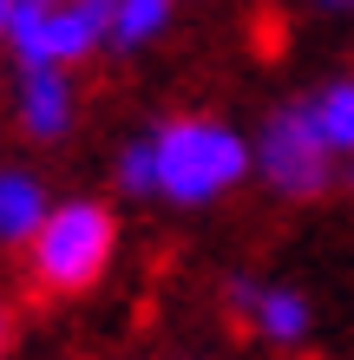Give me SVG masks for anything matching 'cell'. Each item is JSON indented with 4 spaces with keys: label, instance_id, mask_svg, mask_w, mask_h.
Returning <instances> with one entry per match:
<instances>
[{
    "label": "cell",
    "instance_id": "1",
    "mask_svg": "<svg viewBox=\"0 0 354 360\" xmlns=\"http://www.w3.org/2000/svg\"><path fill=\"white\" fill-rule=\"evenodd\" d=\"M151 158L158 197L171 203H210L249 177V144L217 118H171L164 131H151Z\"/></svg>",
    "mask_w": 354,
    "mask_h": 360
},
{
    "label": "cell",
    "instance_id": "2",
    "mask_svg": "<svg viewBox=\"0 0 354 360\" xmlns=\"http://www.w3.org/2000/svg\"><path fill=\"white\" fill-rule=\"evenodd\" d=\"M112 210H99V203H59L46 210V223H39V236H33V275H39V288H53V295H79V288H92L99 275H106L112 262Z\"/></svg>",
    "mask_w": 354,
    "mask_h": 360
},
{
    "label": "cell",
    "instance_id": "3",
    "mask_svg": "<svg viewBox=\"0 0 354 360\" xmlns=\"http://www.w3.org/2000/svg\"><path fill=\"white\" fill-rule=\"evenodd\" d=\"M112 33V0H53L46 13L7 20V39L20 53V72H66Z\"/></svg>",
    "mask_w": 354,
    "mask_h": 360
},
{
    "label": "cell",
    "instance_id": "4",
    "mask_svg": "<svg viewBox=\"0 0 354 360\" xmlns=\"http://www.w3.org/2000/svg\"><path fill=\"white\" fill-rule=\"evenodd\" d=\"M256 171L269 177V190H282V197H315V190L328 184V151H322L308 112H276L263 124Z\"/></svg>",
    "mask_w": 354,
    "mask_h": 360
},
{
    "label": "cell",
    "instance_id": "5",
    "mask_svg": "<svg viewBox=\"0 0 354 360\" xmlns=\"http://www.w3.org/2000/svg\"><path fill=\"white\" fill-rule=\"evenodd\" d=\"M20 124H27L33 138H66L72 131L66 72H20Z\"/></svg>",
    "mask_w": 354,
    "mask_h": 360
},
{
    "label": "cell",
    "instance_id": "6",
    "mask_svg": "<svg viewBox=\"0 0 354 360\" xmlns=\"http://www.w3.org/2000/svg\"><path fill=\"white\" fill-rule=\"evenodd\" d=\"M46 223V190L27 171H0V243H33Z\"/></svg>",
    "mask_w": 354,
    "mask_h": 360
},
{
    "label": "cell",
    "instance_id": "7",
    "mask_svg": "<svg viewBox=\"0 0 354 360\" xmlns=\"http://www.w3.org/2000/svg\"><path fill=\"white\" fill-rule=\"evenodd\" d=\"M308 124H315V138H322V151L328 158H354V79H335L315 105H302Z\"/></svg>",
    "mask_w": 354,
    "mask_h": 360
},
{
    "label": "cell",
    "instance_id": "8",
    "mask_svg": "<svg viewBox=\"0 0 354 360\" xmlns=\"http://www.w3.org/2000/svg\"><path fill=\"white\" fill-rule=\"evenodd\" d=\"M249 321H256L276 347H296V341H308V295H296V288H263Z\"/></svg>",
    "mask_w": 354,
    "mask_h": 360
},
{
    "label": "cell",
    "instance_id": "9",
    "mask_svg": "<svg viewBox=\"0 0 354 360\" xmlns=\"http://www.w3.org/2000/svg\"><path fill=\"white\" fill-rule=\"evenodd\" d=\"M164 20H171V0H112V46L125 53H138L144 39H158L164 33Z\"/></svg>",
    "mask_w": 354,
    "mask_h": 360
},
{
    "label": "cell",
    "instance_id": "10",
    "mask_svg": "<svg viewBox=\"0 0 354 360\" xmlns=\"http://www.w3.org/2000/svg\"><path fill=\"white\" fill-rule=\"evenodd\" d=\"M118 184L132 190V197H151L158 190V158H151V138H132L118 151Z\"/></svg>",
    "mask_w": 354,
    "mask_h": 360
},
{
    "label": "cell",
    "instance_id": "11",
    "mask_svg": "<svg viewBox=\"0 0 354 360\" xmlns=\"http://www.w3.org/2000/svg\"><path fill=\"white\" fill-rule=\"evenodd\" d=\"M0 341H7V308H0Z\"/></svg>",
    "mask_w": 354,
    "mask_h": 360
},
{
    "label": "cell",
    "instance_id": "12",
    "mask_svg": "<svg viewBox=\"0 0 354 360\" xmlns=\"http://www.w3.org/2000/svg\"><path fill=\"white\" fill-rule=\"evenodd\" d=\"M0 39H7V7H0Z\"/></svg>",
    "mask_w": 354,
    "mask_h": 360
},
{
    "label": "cell",
    "instance_id": "13",
    "mask_svg": "<svg viewBox=\"0 0 354 360\" xmlns=\"http://www.w3.org/2000/svg\"><path fill=\"white\" fill-rule=\"evenodd\" d=\"M328 7H348V13H354V0H328Z\"/></svg>",
    "mask_w": 354,
    "mask_h": 360
},
{
    "label": "cell",
    "instance_id": "14",
    "mask_svg": "<svg viewBox=\"0 0 354 360\" xmlns=\"http://www.w3.org/2000/svg\"><path fill=\"white\" fill-rule=\"evenodd\" d=\"M348 190H354V164H348Z\"/></svg>",
    "mask_w": 354,
    "mask_h": 360
}]
</instances>
